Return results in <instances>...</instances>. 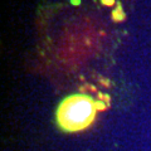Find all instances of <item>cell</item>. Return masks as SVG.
Here are the masks:
<instances>
[{"label":"cell","instance_id":"6da1fadb","mask_svg":"<svg viewBox=\"0 0 151 151\" xmlns=\"http://www.w3.org/2000/svg\"><path fill=\"white\" fill-rule=\"evenodd\" d=\"M96 101L91 96L80 93L66 97L58 106L56 117L58 126L66 132L88 129L96 120Z\"/></svg>","mask_w":151,"mask_h":151},{"label":"cell","instance_id":"7a4b0ae2","mask_svg":"<svg viewBox=\"0 0 151 151\" xmlns=\"http://www.w3.org/2000/svg\"><path fill=\"white\" fill-rule=\"evenodd\" d=\"M125 19H126V14L122 9V5L120 1H117V6L112 12V20L113 22H123Z\"/></svg>","mask_w":151,"mask_h":151},{"label":"cell","instance_id":"3957f363","mask_svg":"<svg viewBox=\"0 0 151 151\" xmlns=\"http://www.w3.org/2000/svg\"><path fill=\"white\" fill-rule=\"evenodd\" d=\"M108 105H106L105 102H101V101H96V108H97V111H105L106 108H107Z\"/></svg>","mask_w":151,"mask_h":151},{"label":"cell","instance_id":"277c9868","mask_svg":"<svg viewBox=\"0 0 151 151\" xmlns=\"http://www.w3.org/2000/svg\"><path fill=\"white\" fill-rule=\"evenodd\" d=\"M101 3L106 6H112V5H115L116 0H101Z\"/></svg>","mask_w":151,"mask_h":151},{"label":"cell","instance_id":"5b68a950","mask_svg":"<svg viewBox=\"0 0 151 151\" xmlns=\"http://www.w3.org/2000/svg\"><path fill=\"white\" fill-rule=\"evenodd\" d=\"M98 96H99V98H101V99H105V101H107V102H110V96H108V95L98 93Z\"/></svg>","mask_w":151,"mask_h":151},{"label":"cell","instance_id":"8992f818","mask_svg":"<svg viewBox=\"0 0 151 151\" xmlns=\"http://www.w3.org/2000/svg\"><path fill=\"white\" fill-rule=\"evenodd\" d=\"M71 4L74 6H78V5H81V0H71Z\"/></svg>","mask_w":151,"mask_h":151},{"label":"cell","instance_id":"52a82bcc","mask_svg":"<svg viewBox=\"0 0 151 151\" xmlns=\"http://www.w3.org/2000/svg\"><path fill=\"white\" fill-rule=\"evenodd\" d=\"M101 83H103V84H106V86H108V84H110V82H108L107 80H101Z\"/></svg>","mask_w":151,"mask_h":151}]
</instances>
